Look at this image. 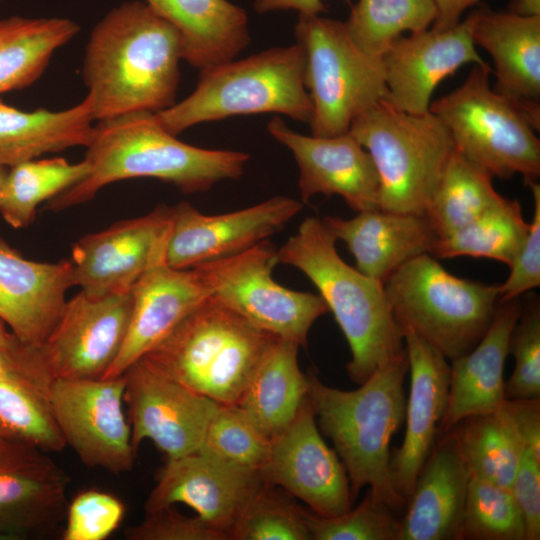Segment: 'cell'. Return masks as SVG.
<instances>
[{"mask_svg": "<svg viewBox=\"0 0 540 540\" xmlns=\"http://www.w3.org/2000/svg\"><path fill=\"white\" fill-rule=\"evenodd\" d=\"M134 450L146 439L177 458L200 449L219 403L186 387L141 358L122 374Z\"/></svg>", "mask_w": 540, "mask_h": 540, "instance_id": "obj_13", "label": "cell"}, {"mask_svg": "<svg viewBox=\"0 0 540 540\" xmlns=\"http://www.w3.org/2000/svg\"><path fill=\"white\" fill-rule=\"evenodd\" d=\"M333 237L343 241L356 261V269L384 284L408 260L431 255L438 236L425 215L373 210L351 219L324 216Z\"/></svg>", "mask_w": 540, "mask_h": 540, "instance_id": "obj_27", "label": "cell"}, {"mask_svg": "<svg viewBox=\"0 0 540 540\" xmlns=\"http://www.w3.org/2000/svg\"><path fill=\"white\" fill-rule=\"evenodd\" d=\"M299 347L279 338L236 404L269 440L290 425L307 399V375L298 365Z\"/></svg>", "mask_w": 540, "mask_h": 540, "instance_id": "obj_31", "label": "cell"}, {"mask_svg": "<svg viewBox=\"0 0 540 540\" xmlns=\"http://www.w3.org/2000/svg\"><path fill=\"white\" fill-rule=\"evenodd\" d=\"M179 33L182 60L203 71L229 62L250 43L248 17L228 0H144Z\"/></svg>", "mask_w": 540, "mask_h": 540, "instance_id": "obj_29", "label": "cell"}, {"mask_svg": "<svg viewBox=\"0 0 540 540\" xmlns=\"http://www.w3.org/2000/svg\"><path fill=\"white\" fill-rule=\"evenodd\" d=\"M468 14L446 30L432 27L401 35L381 56L387 105L410 114L429 111L436 87L466 64L486 65L471 34Z\"/></svg>", "mask_w": 540, "mask_h": 540, "instance_id": "obj_19", "label": "cell"}, {"mask_svg": "<svg viewBox=\"0 0 540 540\" xmlns=\"http://www.w3.org/2000/svg\"><path fill=\"white\" fill-rule=\"evenodd\" d=\"M436 16L433 0H357L343 23L359 49L381 58L396 38L430 28Z\"/></svg>", "mask_w": 540, "mask_h": 540, "instance_id": "obj_37", "label": "cell"}, {"mask_svg": "<svg viewBox=\"0 0 540 540\" xmlns=\"http://www.w3.org/2000/svg\"><path fill=\"white\" fill-rule=\"evenodd\" d=\"M529 228L530 223L523 218L519 202L502 197L465 226L439 238L431 255L437 258L483 257L510 266L523 246Z\"/></svg>", "mask_w": 540, "mask_h": 540, "instance_id": "obj_35", "label": "cell"}, {"mask_svg": "<svg viewBox=\"0 0 540 540\" xmlns=\"http://www.w3.org/2000/svg\"><path fill=\"white\" fill-rule=\"evenodd\" d=\"M405 352L376 370L355 390L324 384L308 372L307 397L320 432L329 438L343 463L353 502L368 486L394 511L407 501L395 490L390 443L405 419Z\"/></svg>", "mask_w": 540, "mask_h": 540, "instance_id": "obj_3", "label": "cell"}, {"mask_svg": "<svg viewBox=\"0 0 540 540\" xmlns=\"http://www.w3.org/2000/svg\"><path fill=\"white\" fill-rule=\"evenodd\" d=\"M0 349L18 361H30L37 355L38 348L23 343L0 318Z\"/></svg>", "mask_w": 540, "mask_h": 540, "instance_id": "obj_52", "label": "cell"}, {"mask_svg": "<svg viewBox=\"0 0 540 540\" xmlns=\"http://www.w3.org/2000/svg\"><path fill=\"white\" fill-rule=\"evenodd\" d=\"M88 172L85 159L70 163L61 157L32 159L10 167L0 200L3 219L16 229L28 226L41 203L75 185Z\"/></svg>", "mask_w": 540, "mask_h": 540, "instance_id": "obj_36", "label": "cell"}, {"mask_svg": "<svg viewBox=\"0 0 540 540\" xmlns=\"http://www.w3.org/2000/svg\"><path fill=\"white\" fill-rule=\"evenodd\" d=\"M69 482L46 452L0 437V540L53 531L65 520Z\"/></svg>", "mask_w": 540, "mask_h": 540, "instance_id": "obj_20", "label": "cell"}, {"mask_svg": "<svg viewBox=\"0 0 540 540\" xmlns=\"http://www.w3.org/2000/svg\"><path fill=\"white\" fill-rule=\"evenodd\" d=\"M0 437L46 453L66 447L48 400L24 385L5 380H0Z\"/></svg>", "mask_w": 540, "mask_h": 540, "instance_id": "obj_39", "label": "cell"}, {"mask_svg": "<svg viewBox=\"0 0 540 540\" xmlns=\"http://www.w3.org/2000/svg\"><path fill=\"white\" fill-rule=\"evenodd\" d=\"M305 54L296 43L200 71L195 90L154 113L173 135L236 115L277 113L309 124L313 106L305 86Z\"/></svg>", "mask_w": 540, "mask_h": 540, "instance_id": "obj_6", "label": "cell"}, {"mask_svg": "<svg viewBox=\"0 0 540 540\" xmlns=\"http://www.w3.org/2000/svg\"><path fill=\"white\" fill-rule=\"evenodd\" d=\"M503 405L524 445L540 454V398L505 399Z\"/></svg>", "mask_w": 540, "mask_h": 540, "instance_id": "obj_48", "label": "cell"}, {"mask_svg": "<svg viewBox=\"0 0 540 540\" xmlns=\"http://www.w3.org/2000/svg\"><path fill=\"white\" fill-rule=\"evenodd\" d=\"M474 44L494 63L493 89L514 102L540 127V16H521L488 7L469 13Z\"/></svg>", "mask_w": 540, "mask_h": 540, "instance_id": "obj_24", "label": "cell"}, {"mask_svg": "<svg viewBox=\"0 0 540 540\" xmlns=\"http://www.w3.org/2000/svg\"><path fill=\"white\" fill-rule=\"evenodd\" d=\"M509 353L515 358L512 374L505 381V399L540 398V303L526 298L510 337Z\"/></svg>", "mask_w": 540, "mask_h": 540, "instance_id": "obj_43", "label": "cell"}, {"mask_svg": "<svg viewBox=\"0 0 540 540\" xmlns=\"http://www.w3.org/2000/svg\"><path fill=\"white\" fill-rule=\"evenodd\" d=\"M171 222V207L158 205L83 236L72 246L74 286L96 297L130 292L144 273L165 264Z\"/></svg>", "mask_w": 540, "mask_h": 540, "instance_id": "obj_16", "label": "cell"}, {"mask_svg": "<svg viewBox=\"0 0 540 540\" xmlns=\"http://www.w3.org/2000/svg\"><path fill=\"white\" fill-rule=\"evenodd\" d=\"M7 172H8L7 167L0 166V200H1V195H2Z\"/></svg>", "mask_w": 540, "mask_h": 540, "instance_id": "obj_54", "label": "cell"}, {"mask_svg": "<svg viewBox=\"0 0 540 540\" xmlns=\"http://www.w3.org/2000/svg\"><path fill=\"white\" fill-rule=\"evenodd\" d=\"M469 478L450 433L444 434L407 500L398 540H460Z\"/></svg>", "mask_w": 540, "mask_h": 540, "instance_id": "obj_28", "label": "cell"}, {"mask_svg": "<svg viewBox=\"0 0 540 540\" xmlns=\"http://www.w3.org/2000/svg\"><path fill=\"white\" fill-rule=\"evenodd\" d=\"M368 488L356 507L335 517H321L302 507L312 540H398L400 519Z\"/></svg>", "mask_w": 540, "mask_h": 540, "instance_id": "obj_41", "label": "cell"}, {"mask_svg": "<svg viewBox=\"0 0 540 540\" xmlns=\"http://www.w3.org/2000/svg\"><path fill=\"white\" fill-rule=\"evenodd\" d=\"M181 41L176 28L147 3L126 1L92 29L82 65L94 121L176 103Z\"/></svg>", "mask_w": 540, "mask_h": 540, "instance_id": "obj_1", "label": "cell"}, {"mask_svg": "<svg viewBox=\"0 0 540 540\" xmlns=\"http://www.w3.org/2000/svg\"><path fill=\"white\" fill-rule=\"evenodd\" d=\"M127 540H228L197 515L188 517L173 506L146 512L145 518L124 531Z\"/></svg>", "mask_w": 540, "mask_h": 540, "instance_id": "obj_45", "label": "cell"}, {"mask_svg": "<svg viewBox=\"0 0 540 540\" xmlns=\"http://www.w3.org/2000/svg\"><path fill=\"white\" fill-rule=\"evenodd\" d=\"M264 483L259 470L233 464L200 448L167 458L146 499L145 512L184 504L229 540L242 509Z\"/></svg>", "mask_w": 540, "mask_h": 540, "instance_id": "obj_18", "label": "cell"}, {"mask_svg": "<svg viewBox=\"0 0 540 540\" xmlns=\"http://www.w3.org/2000/svg\"><path fill=\"white\" fill-rule=\"evenodd\" d=\"M295 38L305 54V86L313 106L311 135L347 133L359 115L386 95L381 58L359 49L343 21L320 15L299 14Z\"/></svg>", "mask_w": 540, "mask_h": 540, "instance_id": "obj_10", "label": "cell"}, {"mask_svg": "<svg viewBox=\"0 0 540 540\" xmlns=\"http://www.w3.org/2000/svg\"><path fill=\"white\" fill-rule=\"evenodd\" d=\"M492 69L474 64L463 83L432 101L429 111L449 131L457 152L492 177L540 176L538 130L511 100L490 85Z\"/></svg>", "mask_w": 540, "mask_h": 540, "instance_id": "obj_9", "label": "cell"}, {"mask_svg": "<svg viewBox=\"0 0 540 540\" xmlns=\"http://www.w3.org/2000/svg\"><path fill=\"white\" fill-rule=\"evenodd\" d=\"M510 490L526 526V540L540 539V454L524 446Z\"/></svg>", "mask_w": 540, "mask_h": 540, "instance_id": "obj_47", "label": "cell"}, {"mask_svg": "<svg viewBox=\"0 0 540 540\" xmlns=\"http://www.w3.org/2000/svg\"><path fill=\"white\" fill-rule=\"evenodd\" d=\"M278 339L209 296L142 358L193 391L236 405Z\"/></svg>", "mask_w": 540, "mask_h": 540, "instance_id": "obj_5", "label": "cell"}, {"mask_svg": "<svg viewBox=\"0 0 540 540\" xmlns=\"http://www.w3.org/2000/svg\"><path fill=\"white\" fill-rule=\"evenodd\" d=\"M266 484L304 502L321 517L353 507L346 469L320 432L308 397L290 425L270 440L259 468Z\"/></svg>", "mask_w": 540, "mask_h": 540, "instance_id": "obj_14", "label": "cell"}, {"mask_svg": "<svg viewBox=\"0 0 540 540\" xmlns=\"http://www.w3.org/2000/svg\"><path fill=\"white\" fill-rule=\"evenodd\" d=\"M230 540H312L302 506L282 489L264 483L249 499L230 533Z\"/></svg>", "mask_w": 540, "mask_h": 540, "instance_id": "obj_40", "label": "cell"}, {"mask_svg": "<svg viewBox=\"0 0 540 540\" xmlns=\"http://www.w3.org/2000/svg\"><path fill=\"white\" fill-rule=\"evenodd\" d=\"M410 372V392L405 406L406 429L402 444L391 451V476L395 490L407 501L430 455L445 412L450 365L436 348L410 329H403Z\"/></svg>", "mask_w": 540, "mask_h": 540, "instance_id": "obj_22", "label": "cell"}, {"mask_svg": "<svg viewBox=\"0 0 540 540\" xmlns=\"http://www.w3.org/2000/svg\"><path fill=\"white\" fill-rule=\"evenodd\" d=\"M392 315L448 360L469 352L488 330L500 298V285L449 273L432 255L416 256L384 282Z\"/></svg>", "mask_w": 540, "mask_h": 540, "instance_id": "obj_7", "label": "cell"}, {"mask_svg": "<svg viewBox=\"0 0 540 540\" xmlns=\"http://www.w3.org/2000/svg\"><path fill=\"white\" fill-rule=\"evenodd\" d=\"M507 11L521 16H540V0H511Z\"/></svg>", "mask_w": 540, "mask_h": 540, "instance_id": "obj_53", "label": "cell"}, {"mask_svg": "<svg viewBox=\"0 0 540 540\" xmlns=\"http://www.w3.org/2000/svg\"><path fill=\"white\" fill-rule=\"evenodd\" d=\"M527 185L533 195V218L525 242L509 266L510 274L500 285V302L519 298L540 285V185L537 181Z\"/></svg>", "mask_w": 540, "mask_h": 540, "instance_id": "obj_46", "label": "cell"}, {"mask_svg": "<svg viewBox=\"0 0 540 540\" xmlns=\"http://www.w3.org/2000/svg\"><path fill=\"white\" fill-rule=\"evenodd\" d=\"M125 378L54 379L49 406L81 462L112 474L129 472L136 456L123 411Z\"/></svg>", "mask_w": 540, "mask_h": 540, "instance_id": "obj_12", "label": "cell"}, {"mask_svg": "<svg viewBox=\"0 0 540 540\" xmlns=\"http://www.w3.org/2000/svg\"><path fill=\"white\" fill-rule=\"evenodd\" d=\"M269 445L270 440L237 405L220 404L201 448L233 464L259 470Z\"/></svg>", "mask_w": 540, "mask_h": 540, "instance_id": "obj_42", "label": "cell"}, {"mask_svg": "<svg viewBox=\"0 0 540 540\" xmlns=\"http://www.w3.org/2000/svg\"><path fill=\"white\" fill-rule=\"evenodd\" d=\"M277 249L267 239L238 254L192 267L211 297L258 328L307 345L314 322L329 312L318 294L290 290L272 277Z\"/></svg>", "mask_w": 540, "mask_h": 540, "instance_id": "obj_11", "label": "cell"}, {"mask_svg": "<svg viewBox=\"0 0 540 540\" xmlns=\"http://www.w3.org/2000/svg\"><path fill=\"white\" fill-rule=\"evenodd\" d=\"M335 242L321 219L308 217L277 249V261L299 269L316 286L348 342V376L360 385L405 352L404 338L384 284L344 262Z\"/></svg>", "mask_w": 540, "mask_h": 540, "instance_id": "obj_4", "label": "cell"}, {"mask_svg": "<svg viewBox=\"0 0 540 540\" xmlns=\"http://www.w3.org/2000/svg\"><path fill=\"white\" fill-rule=\"evenodd\" d=\"M73 286L71 260H28L0 238V318L23 343L42 346Z\"/></svg>", "mask_w": 540, "mask_h": 540, "instance_id": "obj_23", "label": "cell"}, {"mask_svg": "<svg viewBox=\"0 0 540 540\" xmlns=\"http://www.w3.org/2000/svg\"><path fill=\"white\" fill-rule=\"evenodd\" d=\"M449 433L470 477L510 489L525 445L503 404L462 420Z\"/></svg>", "mask_w": 540, "mask_h": 540, "instance_id": "obj_33", "label": "cell"}, {"mask_svg": "<svg viewBox=\"0 0 540 540\" xmlns=\"http://www.w3.org/2000/svg\"><path fill=\"white\" fill-rule=\"evenodd\" d=\"M521 308L518 298L499 301L480 341L469 352L451 360L448 397L439 434L449 433L468 417L496 411L505 401V362Z\"/></svg>", "mask_w": 540, "mask_h": 540, "instance_id": "obj_26", "label": "cell"}, {"mask_svg": "<svg viewBox=\"0 0 540 540\" xmlns=\"http://www.w3.org/2000/svg\"><path fill=\"white\" fill-rule=\"evenodd\" d=\"M349 132L370 154L380 183V210L425 215L454 151L451 135L430 111L410 114L381 101Z\"/></svg>", "mask_w": 540, "mask_h": 540, "instance_id": "obj_8", "label": "cell"}, {"mask_svg": "<svg viewBox=\"0 0 540 540\" xmlns=\"http://www.w3.org/2000/svg\"><path fill=\"white\" fill-rule=\"evenodd\" d=\"M90 104L84 98L61 110L26 112L0 99V166L10 168L47 153L89 145L94 131Z\"/></svg>", "mask_w": 540, "mask_h": 540, "instance_id": "obj_30", "label": "cell"}, {"mask_svg": "<svg viewBox=\"0 0 540 540\" xmlns=\"http://www.w3.org/2000/svg\"><path fill=\"white\" fill-rule=\"evenodd\" d=\"M302 207L293 198L275 196L234 212L208 215L180 202L171 206L165 264L187 269L238 254L283 229Z\"/></svg>", "mask_w": 540, "mask_h": 540, "instance_id": "obj_17", "label": "cell"}, {"mask_svg": "<svg viewBox=\"0 0 540 540\" xmlns=\"http://www.w3.org/2000/svg\"><path fill=\"white\" fill-rule=\"evenodd\" d=\"M0 380L24 385L49 402L53 379L24 366L2 349H0Z\"/></svg>", "mask_w": 540, "mask_h": 540, "instance_id": "obj_49", "label": "cell"}, {"mask_svg": "<svg viewBox=\"0 0 540 540\" xmlns=\"http://www.w3.org/2000/svg\"><path fill=\"white\" fill-rule=\"evenodd\" d=\"M86 149L88 174L46 202V209L57 212L85 203L104 186L130 178H155L184 193L206 191L220 181L239 179L249 160L244 152L186 144L148 111L98 121Z\"/></svg>", "mask_w": 540, "mask_h": 540, "instance_id": "obj_2", "label": "cell"}, {"mask_svg": "<svg viewBox=\"0 0 540 540\" xmlns=\"http://www.w3.org/2000/svg\"><path fill=\"white\" fill-rule=\"evenodd\" d=\"M132 293L90 296L79 291L66 300L40 347L53 379H101L124 343Z\"/></svg>", "mask_w": 540, "mask_h": 540, "instance_id": "obj_15", "label": "cell"}, {"mask_svg": "<svg viewBox=\"0 0 540 540\" xmlns=\"http://www.w3.org/2000/svg\"><path fill=\"white\" fill-rule=\"evenodd\" d=\"M492 175L454 148L425 212L439 238L465 226L501 200Z\"/></svg>", "mask_w": 540, "mask_h": 540, "instance_id": "obj_34", "label": "cell"}, {"mask_svg": "<svg viewBox=\"0 0 540 540\" xmlns=\"http://www.w3.org/2000/svg\"><path fill=\"white\" fill-rule=\"evenodd\" d=\"M131 293L133 303L127 334L103 378L121 376L210 296L193 268L177 269L166 264L144 273Z\"/></svg>", "mask_w": 540, "mask_h": 540, "instance_id": "obj_25", "label": "cell"}, {"mask_svg": "<svg viewBox=\"0 0 540 540\" xmlns=\"http://www.w3.org/2000/svg\"><path fill=\"white\" fill-rule=\"evenodd\" d=\"M481 0H433L437 16L431 26L436 30H446L456 26L463 13Z\"/></svg>", "mask_w": 540, "mask_h": 540, "instance_id": "obj_50", "label": "cell"}, {"mask_svg": "<svg viewBox=\"0 0 540 540\" xmlns=\"http://www.w3.org/2000/svg\"><path fill=\"white\" fill-rule=\"evenodd\" d=\"M526 540V526L509 488L470 477L460 540Z\"/></svg>", "mask_w": 540, "mask_h": 540, "instance_id": "obj_38", "label": "cell"}, {"mask_svg": "<svg viewBox=\"0 0 540 540\" xmlns=\"http://www.w3.org/2000/svg\"><path fill=\"white\" fill-rule=\"evenodd\" d=\"M253 7L258 13L294 9L305 15H320L326 10L322 0H255Z\"/></svg>", "mask_w": 540, "mask_h": 540, "instance_id": "obj_51", "label": "cell"}, {"mask_svg": "<svg viewBox=\"0 0 540 540\" xmlns=\"http://www.w3.org/2000/svg\"><path fill=\"white\" fill-rule=\"evenodd\" d=\"M124 515L125 506L114 495L84 490L67 506L62 539L104 540L119 527Z\"/></svg>", "mask_w": 540, "mask_h": 540, "instance_id": "obj_44", "label": "cell"}, {"mask_svg": "<svg viewBox=\"0 0 540 540\" xmlns=\"http://www.w3.org/2000/svg\"><path fill=\"white\" fill-rule=\"evenodd\" d=\"M267 129L297 162L302 201L316 194L338 195L356 212L380 209L376 167L349 131L332 137L306 136L291 130L280 117H273Z\"/></svg>", "mask_w": 540, "mask_h": 540, "instance_id": "obj_21", "label": "cell"}, {"mask_svg": "<svg viewBox=\"0 0 540 540\" xmlns=\"http://www.w3.org/2000/svg\"><path fill=\"white\" fill-rule=\"evenodd\" d=\"M80 26L60 17L0 18V95L35 83Z\"/></svg>", "mask_w": 540, "mask_h": 540, "instance_id": "obj_32", "label": "cell"}]
</instances>
